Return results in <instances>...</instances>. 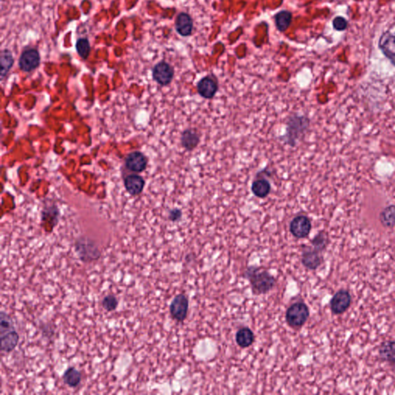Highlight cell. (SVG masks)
Masks as SVG:
<instances>
[{
	"instance_id": "1",
	"label": "cell",
	"mask_w": 395,
	"mask_h": 395,
	"mask_svg": "<svg viewBox=\"0 0 395 395\" xmlns=\"http://www.w3.org/2000/svg\"><path fill=\"white\" fill-rule=\"evenodd\" d=\"M1 350L6 353L13 351L19 342V334L14 327L13 319L4 311L0 313Z\"/></svg>"
},
{
	"instance_id": "2",
	"label": "cell",
	"mask_w": 395,
	"mask_h": 395,
	"mask_svg": "<svg viewBox=\"0 0 395 395\" xmlns=\"http://www.w3.org/2000/svg\"><path fill=\"white\" fill-rule=\"evenodd\" d=\"M310 126V119L304 115L293 114L287 121L286 133L283 140L286 144L294 147L297 142L304 137Z\"/></svg>"
},
{
	"instance_id": "3",
	"label": "cell",
	"mask_w": 395,
	"mask_h": 395,
	"mask_svg": "<svg viewBox=\"0 0 395 395\" xmlns=\"http://www.w3.org/2000/svg\"><path fill=\"white\" fill-rule=\"evenodd\" d=\"M245 276L249 279L252 292L256 295L266 293L275 285V278L270 273L266 271H260L258 268H248Z\"/></svg>"
},
{
	"instance_id": "4",
	"label": "cell",
	"mask_w": 395,
	"mask_h": 395,
	"mask_svg": "<svg viewBox=\"0 0 395 395\" xmlns=\"http://www.w3.org/2000/svg\"><path fill=\"white\" fill-rule=\"evenodd\" d=\"M310 316L308 307L304 303L298 302L292 304L288 308L286 319L290 327L297 328L305 324Z\"/></svg>"
},
{
	"instance_id": "5",
	"label": "cell",
	"mask_w": 395,
	"mask_h": 395,
	"mask_svg": "<svg viewBox=\"0 0 395 395\" xmlns=\"http://www.w3.org/2000/svg\"><path fill=\"white\" fill-rule=\"evenodd\" d=\"M75 250L83 262H91L101 257V251L91 240L80 239L75 244Z\"/></svg>"
},
{
	"instance_id": "6",
	"label": "cell",
	"mask_w": 395,
	"mask_h": 395,
	"mask_svg": "<svg viewBox=\"0 0 395 395\" xmlns=\"http://www.w3.org/2000/svg\"><path fill=\"white\" fill-rule=\"evenodd\" d=\"M378 47L383 54L395 66V32L392 33L387 30L381 33L378 41Z\"/></svg>"
},
{
	"instance_id": "7",
	"label": "cell",
	"mask_w": 395,
	"mask_h": 395,
	"mask_svg": "<svg viewBox=\"0 0 395 395\" xmlns=\"http://www.w3.org/2000/svg\"><path fill=\"white\" fill-rule=\"evenodd\" d=\"M41 64V55L36 49H27L23 52L19 60V67L24 72L36 70Z\"/></svg>"
},
{
	"instance_id": "8",
	"label": "cell",
	"mask_w": 395,
	"mask_h": 395,
	"mask_svg": "<svg viewBox=\"0 0 395 395\" xmlns=\"http://www.w3.org/2000/svg\"><path fill=\"white\" fill-rule=\"evenodd\" d=\"M174 68L165 61L159 62L153 68V79L162 86H167L174 77Z\"/></svg>"
},
{
	"instance_id": "9",
	"label": "cell",
	"mask_w": 395,
	"mask_h": 395,
	"mask_svg": "<svg viewBox=\"0 0 395 395\" xmlns=\"http://www.w3.org/2000/svg\"><path fill=\"white\" fill-rule=\"evenodd\" d=\"M311 228V222L305 215L295 216L291 221L289 226L291 233L298 239L306 238L310 234Z\"/></svg>"
},
{
	"instance_id": "10",
	"label": "cell",
	"mask_w": 395,
	"mask_h": 395,
	"mask_svg": "<svg viewBox=\"0 0 395 395\" xmlns=\"http://www.w3.org/2000/svg\"><path fill=\"white\" fill-rule=\"evenodd\" d=\"M188 309V298L183 294H179L176 295L171 302L170 306V313L173 319L179 322H182L186 318Z\"/></svg>"
},
{
	"instance_id": "11",
	"label": "cell",
	"mask_w": 395,
	"mask_h": 395,
	"mask_svg": "<svg viewBox=\"0 0 395 395\" xmlns=\"http://www.w3.org/2000/svg\"><path fill=\"white\" fill-rule=\"evenodd\" d=\"M351 303V297L348 291H338L330 301V308L334 314H341L344 313L350 307Z\"/></svg>"
},
{
	"instance_id": "12",
	"label": "cell",
	"mask_w": 395,
	"mask_h": 395,
	"mask_svg": "<svg viewBox=\"0 0 395 395\" xmlns=\"http://www.w3.org/2000/svg\"><path fill=\"white\" fill-rule=\"evenodd\" d=\"M219 90L217 80L212 76H206L202 78L197 84L198 93L206 99H212Z\"/></svg>"
},
{
	"instance_id": "13",
	"label": "cell",
	"mask_w": 395,
	"mask_h": 395,
	"mask_svg": "<svg viewBox=\"0 0 395 395\" xmlns=\"http://www.w3.org/2000/svg\"><path fill=\"white\" fill-rule=\"evenodd\" d=\"M147 163L148 161L146 157L139 151H134L128 154L126 159L127 168L134 172H142L146 168Z\"/></svg>"
},
{
	"instance_id": "14",
	"label": "cell",
	"mask_w": 395,
	"mask_h": 395,
	"mask_svg": "<svg viewBox=\"0 0 395 395\" xmlns=\"http://www.w3.org/2000/svg\"><path fill=\"white\" fill-rule=\"evenodd\" d=\"M175 29L181 36H190L193 29V21L190 15L185 13H181L177 15L175 21Z\"/></svg>"
},
{
	"instance_id": "15",
	"label": "cell",
	"mask_w": 395,
	"mask_h": 395,
	"mask_svg": "<svg viewBox=\"0 0 395 395\" xmlns=\"http://www.w3.org/2000/svg\"><path fill=\"white\" fill-rule=\"evenodd\" d=\"M200 142V135L197 131L192 129H187L182 132L181 136V143L187 151H193L197 148Z\"/></svg>"
},
{
	"instance_id": "16",
	"label": "cell",
	"mask_w": 395,
	"mask_h": 395,
	"mask_svg": "<svg viewBox=\"0 0 395 395\" xmlns=\"http://www.w3.org/2000/svg\"><path fill=\"white\" fill-rule=\"evenodd\" d=\"M125 185L127 191L130 194L135 195V194H139L142 192L144 186H145V181L141 176L137 175V174H131V175L125 177Z\"/></svg>"
},
{
	"instance_id": "17",
	"label": "cell",
	"mask_w": 395,
	"mask_h": 395,
	"mask_svg": "<svg viewBox=\"0 0 395 395\" xmlns=\"http://www.w3.org/2000/svg\"><path fill=\"white\" fill-rule=\"evenodd\" d=\"M321 257L320 256L319 252L318 250H311V249H307L303 253L302 263L306 267L309 269H316L317 268L321 266Z\"/></svg>"
},
{
	"instance_id": "18",
	"label": "cell",
	"mask_w": 395,
	"mask_h": 395,
	"mask_svg": "<svg viewBox=\"0 0 395 395\" xmlns=\"http://www.w3.org/2000/svg\"><path fill=\"white\" fill-rule=\"evenodd\" d=\"M251 189L254 195L260 199H264L270 193L271 185L266 179H259L252 182Z\"/></svg>"
},
{
	"instance_id": "19",
	"label": "cell",
	"mask_w": 395,
	"mask_h": 395,
	"mask_svg": "<svg viewBox=\"0 0 395 395\" xmlns=\"http://www.w3.org/2000/svg\"><path fill=\"white\" fill-rule=\"evenodd\" d=\"M0 64H1V79H4L7 73H9L13 64H14V58L13 56V53L8 49L3 50L0 55Z\"/></svg>"
},
{
	"instance_id": "20",
	"label": "cell",
	"mask_w": 395,
	"mask_h": 395,
	"mask_svg": "<svg viewBox=\"0 0 395 395\" xmlns=\"http://www.w3.org/2000/svg\"><path fill=\"white\" fill-rule=\"evenodd\" d=\"M292 17V13L288 10H282V11L278 12L274 16L277 30L280 32L286 31L290 26Z\"/></svg>"
},
{
	"instance_id": "21",
	"label": "cell",
	"mask_w": 395,
	"mask_h": 395,
	"mask_svg": "<svg viewBox=\"0 0 395 395\" xmlns=\"http://www.w3.org/2000/svg\"><path fill=\"white\" fill-rule=\"evenodd\" d=\"M379 354L383 361L395 364V342L386 341L380 347Z\"/></svg>"
},
{
	"instance_id": "22",
	"label": "cell",
	"mask_w": 395,
	"mask_h": 395,
	"mask_svg": "<svg viewBox=\"0 0 395 395\" xmlns=\"http://www.w3.org/2000/svg\"><path fill=\"white\" fill-rule=\"evenodd\" d=\"M63 380L70 387H76L81 384V373L75 367H70L64 372Z\"/></svg>"
},
{
	"instance_id": "23",
	"label": "cell",
	"mask_w": 395,
	"mask_h": 395,
	"mask_svg": "<svg viewBox=\"0 0 395 395\" xmlns=\"http://www.w3.org/2000/svg\"><path fill=\"white\" fill-rule=\"evenodd\" d=\"M254 338H254L252 330L250 329L246 328V327L240 329L237 332L236 336H235L237 344L240 347H243V348L249 347V346L252 345Z\"/></svg>"
},
{
	"instance_id": "24",
	"label": "cell",
	"mask_w": 395,
	"mask_h": 395,
	"mask_svg": "<svg viewBox=\"0 0 395 395\" xmlns=\"http://www.w3.org/2000/svg\"><path fill=\"white\" fill-rule=\"evenodd\" d=\"M380 220L385 227H393L395 226V206L386 207L381 212Z\"/></svg>"
},
{
	"instance_id": "25",
	"label": "cell",
	"mask_w": 395,
	"mask_h": 395,
	"mask_svg": "<svg viewBox=\"0 0 395 395\" xmlns=\"http://www.w3.org/2000/svg\"><path fill=\"white\" fill-rule=\"evenodd\" d=\"M76 50L82 59L87 60L90 53V44L87 38H80L76 41Z\"/></svg>"
},
{
	"instance_id": "26",
	"label": "cell",
	"mask_w": 395,
	"mask_h": 395,
	"mask_svg": "<svg viewBox=\"0 0 395 395\" xmlns=\"http://www.w3.org/2000/svg\"><path fill=\"white\" fill-rule=\"evenodd\" d=\"M117 304H118V302H117V298L113 295H107V297L104 298L103 301H102V306L108 312L115 310L116 308H117Z\"/></svg>"
},
{
	"instance_id": "27",
	"label": "cell",
	"mask_w": 395,
	"mask_h": 395,
	"mask_svg": "<svg viewBox=\"0 0 395 395\" xmlns=\"http://www.w3.org/2000/svg\"><path fill=\"white\" fill-rule=\"evenodd\" d=\"M327 235L324 232H320L312 241V244L314 246L315 249L318 251H321L325 248L327 245Z\"/></svg>"
},
{
	"instance_id": "28",
	"label": "cell",
	"mask_w": 395,
	"mask_h": 395,
	"mask_svg": "<svg viewBox=\"0 0 395 395\" xmlns=\"http://www.w3.org/2000/svg\"><path fill=\"white\" fill-rule=\"evenodd\" d=\"M332 24H333V29L337 31H344L347 28L348 21L343 16H338L333 19Z\"/></svg>"
},
{
	"instance_id": "29",
	"label": "cell",
	"mask_w": 395,
	"mask_h": 395,
	"mask_svg": "<svg viewBox=\"0 0 395 395\" xmlns=\"http://www.w3.org/2000/svg\"><path fill=\"white\" fill-rule=\"evenodd\" d=\"M182 216V212L180 209H174L170 212L169 220L172 222L179 221Z\"/></svg>"
}]
</instances>
